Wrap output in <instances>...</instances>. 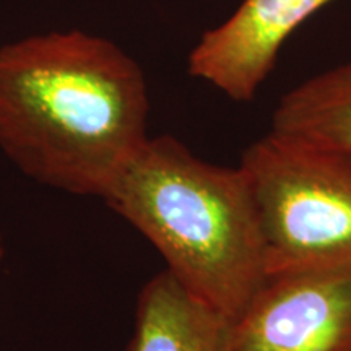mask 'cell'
<instances>
[{"mask_svg":"<svg viewBox=\"0 0 351 351\" xmlns=\"http://www.w3.org/2000/svg\"><path fill=\"white\" fill-rule=\"evenodd\" d=\"M335 0H243L230 19L202 34L187 70L239 103L256 98L283 44Z\"/></svg>","mask_w":351,"mask_h":351,"instance_id":"obj_5","label":"cell"},{"mask_svg":"<svg viewBox=\"0 0 351 351\" xmlns=\"http://www.w3.org/2000/svg\"><path fill=\"white\" fill-rule=\"evenodd\" d=\"M228 351H351V267L269 276Z\"/></svg>","mask_w":351,"mask_h":351,"instance_id":"obj_4","label":"cell"},{"mask_svg":"<svg viewBox=\"0 0 351 351\" xmlns=\"http://www.w3.org/2000/svg\"><path fill=\"white\" fill-rule=\"evenodd\" d=\"M270 130L351 155V60L285 93Z\"/></svg>","mask_w":351,"mask_h":351,"instance_id":"obj_7","label":"cell"},{"mask_svg":"<svg viewBox=\"0 0 351 351\" xmlns=\"http://www.w3.org/2000/svg\"><path fill=\"white\" fill-rule=\"evenodd\" d=\"M101 200L150 241L192 296L232 322L269 280L241 166L207 163L171 135L148 137Z\"/></svg>","mask_w":351,"mask_h":351,"instance_id":"obj_2","label":"cell"},{"mask_svg":"<svg viewBox=\"0 0 351 351\" xmlns=\"http://www.w3.org/2000/svg\"><path fill=\"white\" fill-rule=\"evenodd\" d=\"M269 276L351 267V155L270 130L245 148Z\"/></svg>","mask_w":351,"mask_h":351,"instance_id":"obj_3","label":"cell"},{"mask_svg":"<svg viewBox=\"0 0 351 351\" xmlns=\"http://www.w3.org/2000/svg\"><path fill=\"white\" fill-rule=\"evenodd\" d=\"M2 257H3V245H2V241H0V262H2Z\"/></svg>","mask_w":351,"mask_h":351,"instance_id":"obj_8","label":"cell"},{"mask_svg":"<svg viewBox=\"0 0 351 351\" xmlns=\"http://www.w3.org/2000/svg\"><path fill=\"white\" fill-rule=\"evenodd\" d=\"M143 70L108 39L54 32L0 47V150L34 181L103 199L147 142Z\"/></svg>","mask_w":351,"mask_h":351,"instance_id":"obj_1","label":"cell"},{"mask_svg":"<svg viewBox=\"0 0 351 351\" xmlns=\"http://www.w3.org/2000/svg\"><path fill=\"white\" fill-rule=\"evenodd\" d=\"M232 324L163 270L140 291L127 351H228Z\"/></svg>","mask_w":351,"mask_h":351,"instance_id":"obj_6","label":"cell"}]
</instances>
